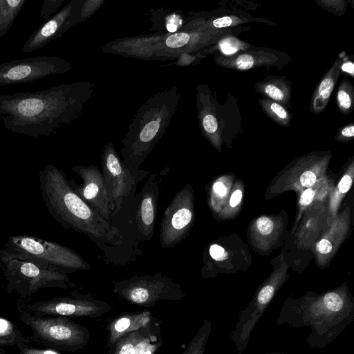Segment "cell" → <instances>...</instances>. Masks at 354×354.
Here are the masks:
<instances>
[{
    "instance_id": "obj_24",
    "label": "cell",
    "mask_w": 354,
    "mask_h": 354,
    "mask_svg": "<svg viewBox=\"0 0 354 354\" xmlns=\"http://www.w3.org/2000/svg\"><path fill=\"white\" fill-rule=\"evenodd\" d=\"M344 55V52L339 55L315 87L310 104V111L314 114L322 113L327 107L341 73L339 65Z\"/></svg>"
},
{
    "instance_id": "obj_8",
    "label": "cell",
    "mask_w": 354,
    "mask_h": 354,
    "mask_svg": "<svg viewBox=\"0 0 354 354\" xmlns=\"http://www.w3.org/2000/svg\"><path fill=\"white\" fill-rule=\"evenodd\" d=\"M5 250L52 266L65 274L91 269L90 264L75 250L33 236H10Z\"/></svg>"
},
{
    "instance_id": "obj_11",
    "label": "cell",
    "mask_w": 354,
    "mask_h": 354,
    "mask_svg": "<svg viewBox=\"0 0 354 354\" xmlns=\"http://www.w3.org/2000/svg\"><path fill=\"white\" fill-rule=\"evenodd\" d=\"M194 218V193L189 184L179 190L166 207L161 221L162 248L175 247L188 234Z\"/></svg>"
},
{
    "instance_id": "obj_16",
    "label": "cell",
    "mask_w": 354,
    "mask_h": 354,
    "mask_svg": "<svg viewBox=\"0 0 354 354\" xmlns=\"http://www.w3.org/2000/svg\"><path fill=\"white\" fill-rule=\"evenodd\" d=\"M214 60L221 67L243 71L259 67L282 68L290 61V57L281 50L253 46L231 57L215 54Z\"/></svg>"
},
{
    "instance_id": "obj_6",
    "label": "cell",
    "mask_w": 354,
    "mask_h": 354,
    "mask_svg": "<svg viewBox=\"0 0 354 354\" xmlns=\"http://www.w3.org/2000/svg\"><path fill=\"white\" fill-rule=\"evenodd\" d=\"M0 268L8 282V293L22 298L46 288L66 289L75 286L67 274L20 254L0 249Z\"/></svg>"
},
{
    "instance_id": "obj_29",
    "label": "cell",
    "mask_w": 354,
    "mask_h": 354,
    "mask_svg": "<svg viewBox=\"0 0 354 354\" xmlns=\"http://www.w3.org/2000/svg\"><path fill=\"white\" fill-rule=\"evenodd\" d=\"M25 3V0H0V38L10 29Z\"/></svg>"
},
{
    "instance_id": "obj_15",
    "label": "cell",
    "mask_w": 354,
    "mask_h": 354,
    "mask_svg": "<svg viewBox=\"0 0 354 354\" xmlns=\"http://www.w3.org/2000/svg\"><path fill=\"white\" fill-rule=\"evenodd\" d=\"M71 169L83 182L82 185H79L73 180H68L71 188L84 202L109 221L111 211L104 177L99 168L95 165H75L71 167Z\"/></svg>"
},
{
    "instance_id": "obj_27",
    "label": "cell",
    "mask_w": 354,
    "mask_h": 354,
    "mask_svg": "<svg viewBox=\"0 0 354 354\" xmlns=\"http://www.w3.org/2000/svg\"><path fill=\"white\" fill-rule=\"evenodd\" d=\"M252 47L253 46L251 44L241 40L234 34H227L221 37L212 47L203 50L201 53L204 57L210 53L224 57H231Z\"/></svg>"
},
{
    "instance_id": "obj_41",
    "label": "cell",
    "mask_w": 354,
    "mask_h": 354,
    "mask_svg": "<svg viewBox=\"0 0 354 354\" xmlns=\"http://www.w3.org/2000/svg\"><path fill=\"white\" fill-rule=\"evenodd\" d=\"M19 354H61L59 351L51 348H38L30 346L28 343H20L17 345Z\"/></svg>"
},
{
    "instance_id": "obj_38",
    "label": "cell",
    "mask_w": 354,
    "mask_h": 354,
    "mask_svg": "<svg viewBox=\"0 0 354 354\" xmlns=\"http://www.w3.org/2000/svg\"><path fill=\"white\" fill-rule=\"evenodd\" d=\"M321 180L312 187H308L302 192L299 201L301 209H305L313 202L316 195L321 190Z\"/></svg>"
},
{
    "instance_id": "obj_23",
    "label": "cell",
    "mask_w": 354,
    "mask_h": 354,
    "mask_svg": "<svg viewBox=\"0 0 354 354\" xmlns=\"http://www.w3.org/2000/svg\"><path fill=\"white\" fill-rule=\"evenodd\" d=\"M349 209L333 221L321 239L315 245L319 262H326L335 253L338 246L347 234L349 226Z\"/></svg>"
},
{
    "instance_id": "obj_17",
    "label": "cell",
    "mask_w": 354,
    "mask_h": 354,
    "mask_svg": "<svg viewBox=\"0 0 354 354\" xmlns=\"http://www.w3.org/2000/svg\"><path fill=\"white\" fill-rule=\"evenodd\" d=\"M79 0H72L57 11L29 36L23 46L22 53L39 50L53 39L60 38L72 28V17Z\"/></svg>"
},
{
    "instance_id": "obj_39",
    "label": "cell",
    "mask_w": 354,
    "mask_h": 354,
    "mask_svg": "<svg viewBox=\"0 0 354 354\" xmlns=\"http://www.w3.org/2000/svg\"><path fill=\"white\" fill-rule=\"evenodd\" d=\"M183 17L176 12L167 15L164 18V26L168 33H175L183 27Z\"/></svg>"
},
{
    "instance_id": "obj_1",
    "label": "cell",
    "mask_w": 354,
    "mask_h": 354,
    "mask_svg": "<svg viewBox=\"0 0 354 354\" xmlns=\"http://www.w3.org/2000/svg\"><path fill=\"white\" fill-rule=\"evenodd\" d=\"M93 91L91 82H79L0 95V118L14 133L36 138L48 136L80 117Z\"/></svg>"
},
{
    "instance_id": "obj_21",
    "label": "cell",
    "mask_w": 354,
    "mask_h": 354,
    "mask_svg": "<svg viewBox=\"0 0 354 354\" xmlns=\"http://www.w3.org/2000/svg\"><path fill=\"white\" fill-rule=\"evenodd\" d=\"M158 184L151 174L140 192V200L136 212V227L141 239L149 241L153 236L158 210Z\"/></svg>"
},
{
    "instance_id": "obj_31",
    "label": "cell",
    "mask_w": 354,
    "mask_h": 354,
    "mask_svg": "<svg viewBox=\"0 0 354 354\" xmlns=\"http://www.w3.org/2000/svg\"><path fill=\"white\" fill-rule=\"evenodd\" d=\"M353 162H351L345 174L342 177L337 186L333 190L330 200V212L335 216L339 204L345 194L349 191L353 183Z\"/></svg>"
},
{
    "instance_id": "obj_18",
    "label": "cell",
    "mask_w": 354,
    "mask_h": 354,
    "mask_svg": "<svg viewBox=\"0 0 354 354\" xmlns=\"http://www.w3.org/2000/svg\"><path fill=\"white\" fill-rule=\"evenodd\" d=\"M197 117L203 136L218 150L222 145V123L216 109L215 99L205 84L198 86L196 91Z\"/></svg>"
},
{
    "instance_id": "obj_37",
    "label": "cell",
    "mask_w": 354,
    "mask_h": 354,
    "mask_svg": "<svg viewBox=\"0 0 354 354\" xmlns=\"http://www.w3.org/2000/svg\"><path fill=\"white\" fill-rule=\"evenodd\" d=\"M315 2L323 9L336 16H342L348 8V2L344 0H316Z\"/></svg>"
},
{
    "instance_id": "obj_32",
    "label": "cell",
    "mask_w": 354,
    "mask_h": 354,
    "mask_svg": "<svg viewBox=\"0 0 354 354\" xmlns=\"http://www.w3.org/2000/svg\"><path fill=\"white\" fill-rule=\"evenodd\" d=\"M18 327L8 319L0 317V346L28 343Z\"/></svg>"
},
{
    "instance_id": "obj_47",
    "label": "cell",
    "mask_w": 354,
    "mask_h": 354,
    "mask_svg": "<svg viewBox=\"0 0 354 354\" xmlns=\"http://www.w3.org/2000/svg\"><path fill=\"white\" fill-rule=\"evenodd\" d=\"M265 354H286V353H265Z\"/></svg>"
},
{
    "instance_id": "obj_46",
    "label": "cell",
    "mask_w": 354,
    "mask_h": 354,
    "mask_svg": "<svg viewBox=\"0 0 354 354\" xmlns=\"http://www.w3.org/2000/svg\"><path fill=\"white\" fill-rule=\"evenodd\" d=\"M243 197V192L242 190L240 189H236L232 194L230 201H229V205L231 207V208H235L237 207Z\"/></svg>"
},
{
    "instance_id": "obj_42",
    "label": "cell",
    "mask_w": 354,
    "mask_h": 354,
    "mask_svg": "<svg viewBox=\"0 0 354 354\" xmlns=\"http://www.w3.org/2000/svg\"><path fill=\"white\" fill-rule=\"evenodd\" d=\"M354 137V124L349 123L342 127L335 136V140L340 142L351 140Z\"/></svg>"
},
{
    "instance_id": "obj_4",
    "label": "cell",
    "mask_w": 354,
    "mask_h": 354,
    "mask_svg": "<svg viewBox=\"0 0 354 354\" xmlns=\"http://www.w3.org/2000/svg\"><path fill=\"white\" fill-rule=\"evenodd\" d=\"M176 86L151 95L134 114L122 141V163L135 176L169 127L180 101Z\"/></svg>"
},
{
    "instance_id": "obj_44",
    "label": "cell",
    "mask_w": 354,
    "mask_h": 354,
    "mask_svg": "<svg viewBox=\"0 0 354 354\" xmlns=\"http://www.w3.org/2000/svg\"><path fill=\"white\" fill-rule=\"evenodd\" d=\"M340 73H344L351 77H354V64L346 55H344L339 65Z\"/></svg>"
},
{
    "instance_id": "obj_20",
    "label": "cell",
    "mask_w": 354,
    "mask_h": 354,
    "mask_svg": "<svg viewBox=\"0 0 354 354\" xmlns=\"http://www.w3.org/2000/svg\"><path fill=\"white\" fill-rule=\"evenodd\" d=\"M163 344L159 322L131 332L109 348L106 354H157Z\"/></svg>"
},
{
    "instance_id": "obj_14",
    "label": "cell",
    "mask_w": 354,
    "mask_h": 354,
    "mask_svg": "<svg viewBox=\"0 0 354 354\" xmlns=\"http://www.w3.org/2000/svg\"><path fill=\"white\" fill-rule=\"evenodd\" d=\"M101 166L108 193L111 213H118L133 188L138 176L133 175L124 165L112 142L107 143L101 156Z\"/></svg>"
},
{
    "instance_id": "obj_30",
    "label": "cell",
    "mask_w": 354,
    "mask_h": 354,
    "mask_svg": "<svg viewBox=\"0 0 354 354\" xmlns=\"http://www.w3.org/2000/svg\"><path fill=\"white\" fill-rule=\"evenodd\" d=\"M259 104L263 111L274 122L283 127H289L291 115L286 106L266 98H259Z\"/></svg>"
},
{
    "instance_id": "obj_9",
    "label": "cell",
    "mask_w": 354,
    "mask_h": 354,
    "mask_svg": "<svg viewBox=\"0 0 354 354\" xmlns=\"http://www.w3.org/2000/svg\"><path fill=\"white\" fill-rule=\"evenodd\" d=\"M113 291L124 300L142 307H151L163 300H180L185 296L179 283L160 272L115 282Z\"/></svg>"
},
{
    "instance_id": "obj_5",
    "label": "cell",
    "mask_w": 354,
    "mask_h": 354,
    "mask_svg": "<svg viewBox=\"0 0 354 354\" xmlns=\"http://www.w3.org/2000/svg\"><path fill=\"white\" fill-rule=\"evenodd\" d=\"M238 28L204 30L194 19L175 33L116 39L103 46L102 52L142 60H175L183 53H198L214 45L221 37L237 32Z\"/></svg>"
},
{
    "instance_id": "obj_2",
    "label": "cell",
    "mask_w": 354,
    "mask_h": 354,
    "mask_svg": "<svg viewBox=\"0 0 354 354\" xmlns=\"http://www.w3.org/2000/svg\"><path fill=\"white\" fill-rule=\"evenodd\" d=\"M354 321V298L346 283L323 293L306 292L288 298L281 308L276 323L293 328L309 327L306 342L311 348H324Z\"/></svg>"
},
{
    "instance_id": "obj_25",
    "label": "cell",
    "mask_w": 354,
    "mask_h": 354,
    "mask_svg": "<svg viewBox=\"0 0 354 354\" xmlns=\"http://www.w3.org/2000/svg\"><path fill=\"white\" fill-rule=\"evenodd\" d=\"M256 92L264 98L278 102L284 106L289 105L291 84L285 76L268 75L255 84Z\"/></svg>"
},
{
    "instance_id": "obj_45",
    "label": "cell",
    "mask_w": 354,
    "mask_h": 354,
    "mask_svg": "<svg viewBox=\"0 0 354 354\" xmlns=\"http://www.w3.org/2000/svg\"><path fill=\"white\" fill-rule=\"evenodd\" d=\"M211 257L215 261H222L226 258V253L223 247L217 244H212L209 249Z\"/></svg>"
},
{
    "instance_id": "obj_3",
    "label": "cell",
    "mask_w": 354,
    "mask_h": 354,
    "mask_svg": "<svg viewBox=\"0 0 354 354\" xmlns=\"http://www.w3.org/2000/svg\"><path fill=\"white\" fill-rule=\"evenodd\" d=\"M39 181L41 198L49 214L64 228L84 234L100 245L122 244L120 230L74 192L63 170L48 165L39 171Z\"/></svg>"
},
{
    "instance_id": "obj_7",
    "label": "cell",
    "mask_w": 354,
    "mask_h": 354,
    "mask_svg": "<svg viewBox=\"0 0 354 354\" xmlns=\"http://www.w3.org/2000/svg\"><path fill=\"white\" fill-rule=\"evenodd\" d=\"M19 318L31 330L33 341L57 351L83 349L90 338L88 328L69 317L41 316L22 310Z\"/></svg>"
},
{
    "instance_id": "obj_33",
    "label": "cell",
    "mask_w": 354,
    "mask_h": 354,
    "mask_svg": "<svg viewBox=\"0 0 354 354\" xmlns=\"http://www.w3.org/2000/svg\"><path fill=\"white\" fill-rule=\"evenodd\" d=\"M211 332L212 322L205 319L182 354H204Z\"/></svg>"
},
{
    "instance_id": "obj_12",
    "label": "cell",
    "mask_w": 354,
    "mask_h": 354,
    "mask_svg": "<svg viewBox=\"0 0 354 354\" xmlns=\"http://www.w3.org/2000/svg\"><path fill=\"white\" fill-rule=\"evenodd\" d=\"M111 309L108 303L95 299L90 294L84 295L75 290L71 296L33 302L27 306L26 310L41 316L96 318L103 316Z\"/></svg>"
},
{
    "instance_id": "obj_26",
    "label": "cell",
    "mask_w": 354,
    "mask_h": 354,
    "mask_svg": "<svg viewBox=\"0 0 354 354\" xmlns=\"http://www.w3.org/2000/svg\"><path fill=\"white\" fill-rule=\"evenodd\" d=\"M196 24L201 30H222L239 27L241 24L252 22L263 23L269 25L277 24L273 21L263 19L256 18L251 16H241L235 15H224L219 17L210 18L205 20L204 18H197Z\"/></svg>"
},
{
    "instance_id": "obj_13",
    "label": "cell",
    "mask_w": 354,
    "mask_h": 354,
    "mask_svg": "<svg viewBox=\"0 0 354 354\" xmlns=\"http://www.w3.org/2000/svg\"><path fill=\"white\" fill-rule=\"evenodd\" d=\"M71 63L57 56H37L0 64V86L24 84L72 69Z\"/></svg>"
},
{
    "instance_id": "obj_34",
    "label": "cell",
    "mask_w": 354,
    "mask_h": 354,
    "mask_svg": "<svg viewBox=\"0 0 354 354\" xmlns=\"http://www.w3.org/2000/svg\"><path fill=\"white\" fill-rule=\"evenodd\" d=\"M337 106L344 115L352 112L354 107V88L351 81L344 77L336 93Z\"/></svg>"
},
{
    "instance_id": "obj_40",
    "label": "cell",
    "mask_w": 354,
    "mask_h": 354,
    "mask_svg": "<svg viewBox=\"0 0 354 354\" xmlns=\"http://www.w3.org/2000/svg\"><path fill=\"white\" fill-rule=\"evenodd\" d=\"M64 0H45L40 10V17L45 21L57 12V8L62 5Z\"/></svg>"
},
{
    "instance_id": "obj_19",
    "label": "cell",
    "mask_w": 354,
    "mask_h": 354,
    "mask_svg": "<svg viewBox=\"0 0 354 354\" xmlns=\"http://www.w3.org/2000/svg\"><path fill=\"white\" fill-rule=\"evenodd\" d=\"M329 152L313 153L301 158L285 178L288 189L300 190L314 185L324 178L330 159Z\"/></svg>"
},
{
    "instance_id": "obj_35",
    "label": "cell",
    "mask_w": 354,
    "mask_h": 354,
    "mask_svg": "<svg viewBox=\"0 0 354 354\" xmlns=\"http://www.w3.org/2000/svg\"><path fill=\"white\" fill-rule=\"evenodd\" d=\"M104 2V0H79L72 18L73 26L91 17Z\"/></svg>"
},
{
    "instance_id": "obj_28",
    "label": "cell",
    "mask_w": 354,
    "mask_h": 354,
    "mask_svg": "<svg viewBox=\"0 0 354 354\" xmlns=\"http://www.w3.org/2000/svg\"><path fill=\"white\" fill-rule=\"evenodd\" d=\"M281 225L277 223V219L266 216H260L252 226V235L258 245H268L277 238Z\"/></svg>"
},
{
    "instance_id": "obj_36",
    "label": "cell",
    "mask_w": 354,
    "mask_h": 354,
    "mask_svg": "<svg viewBox=\"0 0 354 354\" xmlns=\"http://www.w3.org/2000/svg\"><path fill=\"white\" fill-rule=\"evenodd\" d=\"M227 183V181H226ZM224 182L223 178L215 180L210 191L209 204L212 209L218 213L227 198L230 185Z\"/></svg>"
},
{
    "instance_id": "obj_10",
    "label": "cell",
    "mask_w": 354,
    "mask_h": 354,
    "mask_svg": "<svg viewBox=\"0 0 354 354\" xmlns=\"http://www.w3.org/2000/svg\"><path fill=\"white\" fill-rule=\"evenodd\" d=\"M287 270L288 266L284 264L274 270L259 286L248 306L240 313L230 335L239 354L247 348L257 323L287 279Z\"/></svg>"
},
{
    "instance_id": "obj_43",
    "label": "cell",
    "mask_w": 354,
    "mask_h": 354,
    "mask_svg": "<svg viewBox=\"0 0 354 354\" xmlns=\"http://www.w3.org/2000/svg\"><path fill=\"white\" fill-rule=\"evenodd\" d=\"M203 57L201 52L197 53L196 55L183 53L176 59L175 64L180 66H187L193 64L196 61H199L200 59Z\"/></svg>"
},
{
    "instance_id": "obj_22",
    "label": "cell",
    "mask_w": 354,
    "mask_h": 354,
    "mask_svg": "<svg viewBox=\"0 0 354 354\" xmlns=\"http://www.w3.org/2000/svg\"><path fill=\"white\" fill-rule=\"evenodd\" d=\"M158 322L150 311L127 313L111 319L107 324V346L112 347L124 335Z\"/></svg>"
}]
</instances>
